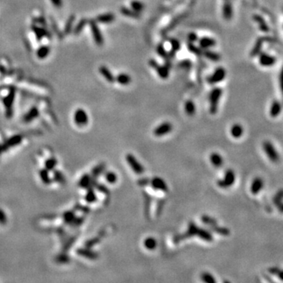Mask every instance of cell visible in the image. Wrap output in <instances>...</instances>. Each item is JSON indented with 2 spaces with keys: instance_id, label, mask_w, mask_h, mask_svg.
Segmentation results:
<instances>
[{
  "instance_id": "cell-1",
  "label": "cell",
  "mask_w": 283,
  "mask_h": 283,
  "mask_svg": "<svg viewBox=\"0 0 283 283\" xmlns=\"http://www.w3.org/2000/svg\"><path fill=\"white\" fill-rule=\"evenodd\" d=\"M222 95V89L219 87H215L211 91L209 95V102H210V108L209 110L212 114H215L217 112L219 100Z\"/></svg>"
},
{
  "instance_id": "cell-2",
  "label": "cell",
  "mask_w": 283,
  "mask_h": 283,
  "mask_svg": "<svg viewBox=\"0 0 283 283\" xmlns=\"http://www.w3.org/2000/svg\"><path fill=\"white\" fill-rule=\"evenodd\" d=\"M198 229H199V227L197 226L196 223H194V222H191V223H189L187 231L184 234H177L176 236H175L173 241H174L175 243H179L181 241L185 240V239L189 238L194 237L195 235L197 236Z\"/></svg>"
},
{
  "instance_id": "cell-3",
  "label": "cell",
  "mask_w": 283,
  "mask_h": 283,
  "mask_svg": "<svg viewBox=\"0 0 283 283\" xmlns=\"http://www.w3.org/2000/svg\"><path fill=\"white\" fill-rule=\"evenodd\" d=\"M235 179H236V176H235L234 171L231 169H228L225 172L223 179L217 181L218 187L223 189L229 188L234 183Z\"/></svg>"
},
{
  "instance_id": "cell-4",
  "label": "cell",
  "mask_w": 283,
  "mask_h": 283,
  "mask_svg": "<svg viewBox=\"0 0 283 283\" xmlns=\"http://www.w3.org/2000/svg\"><path fill=\"white\" fill-rule=\"evenodd\" d=\"M263 148H264V150L267 154V157L271 161L274 163H278L279 161V154H278V152L276 151L275 148L274 147L272 143L268 142V141H266L263 143Z\"/></svg>"
},
{
  "instance_id": "cell-5",
  "label": "cell",
  "mask_w": 283,
  "mask_h": 283,
  "mask_svg": "<svg viewBox=\"0 0 283 283\" xmlns=\"http://www.w3.org/2000/svg\"><path fill=\"white\" fill-rule=\"evenodd\" d=\"M126 160L128 165L130 166L131 168L132 169V171L136 174L141 175L144 172L145 169L143 166L141 164V163L139 162V160L136 159V157L134 156L132 153H128L126 155Z\"/></svg>"
},
{
  "instance_id": "cell-6",
  "label": "cell",
  "mask_w": 283,
  "mask_h": 283,
  "mask_svg": "<svg viewBox=\"0 0 283 283\" xmlns=\"http://www.w3.org/2000/svg\"><path fill=\"white\" fill-rule=\"evenodd\" d=\"M89 24L90 27H91V33H92V36L94 37V40L98 46H102L104 43L103 36H102V32L97 25L96 22H94V20H91L89 22Z\"/></svg>"
},
{
  "instance_id": "cell-7",
  "label": "cell",
  "mask_w": 283,
  "mask_h": 283,
  "mask_svg": "<svg viewBox=\"0 0 283 283\" xmlns=\"http://www.w3.org/2000/svg\"><path fill=\"white\" fill-rule=\"evenodd\" d=\"M173 126L170 122H164L153 130V135L156 137H162L166 136L172 131Z\"/></svg>"
},
{
  "instance_id": "cell-8",
  "label": "cell",
  "mask_w": 283,
  "mask_h": 283,
  "mask_svg": "<svg viewBox=\"0 0 283 283\" xmlns=\"http://www.w3.org/2000/svg\"><path fill=\"white\" fill-rule=\"evenodd\" d=\"M149 65L151 66L152 68L154 69L157 73H158L159 77L162 79H167V77H169V71H168V68L166 65H160L155 60L152 59L150 60L149 61Z\"/></svg>"
},
{
  "instance_id": "cell-9",
  "label": "cell",
  "mask_w": 283,
  "mask_h": 283,
  "mask_svg": "<svg viewBox=\"0 0 283 283\" xmlns=\"http://www.w3.org/2000/svg\"><path fill=\"white\" fill-rule=\"evenodd\" d=\"M226 77V71L223 67H218L212 73L211 77L208 78V82L211 84H218L223 80Z\"/></svg>"
},
{
  "instance_id": "cell-10",
  "label": "cell",
  "mask_w": 283,
  "mask_h": 283,
  "mask_svg": "<svg viewBox=\"0 0 283 283\" xmlns=\"http://www.w3.org/2000/svg\"><path fill=\"white\" fill-rule=\"evenodd\" d=\"M150 184L155 190H158L163 192H167L168 191V187L165 181L160 177H154L152 179L150 180Z\"/></svg>"
},
{
  "instance_id": "cell-11",
  "label": "cell",
  "mask_w": 283,
  "mask_h": 283,
  "mask_svg": "<svg viewBox=\"0 0 283 283\" xmlns=\"http://www.w3.org/2000/svg\"><path fill=\"white\" fill-rule=\"evenodd\" d=\"M74 120L79 126H84L88 122V116L84 109H79L76 111L74 115Z\"/></svg>"
},
{
  "instance_id": "cell-12",
  "label": "cell",
  "mask_w": 283,
  "mask_h": 283,
  "mask_svg": "<svg viewBox=\"0 0 283 283\" xmlns=\"http://www.w3.org/2000/svg\"><path fill=\"white\" fill-rule=\"evenodd\" d=\"M263 187H264L263 179L260 177H257L253 179V183H252L251 187H250V191L252 192V194H257L261 191Z\"/></svg>"
},
{
  "instance_id": "cell-13",
  "label": "cell",
  "mask_w": 283,
  "mask_h": 283,
  "mask_svg": "<svg viewBox=\"0 0 283 283\" xmlns=\"http://www.w3.org/2000/svg\"><path fill=\"white\" fill-rule=\"evenodd\" d=\"M210 161L215 167H220L223 165V157L218 153H212L210 155Z\"/></svg>"
},
{
  "instance_id": "cell-14",
  "label": "cell",
  "mask_w": 283,
  "mask_h": 283,
  "mask_svg": "<svg viewBox=\"0 0 283 283\" xmlns=\"http://www.w3.org/2000/svg\"><path fill=\"white\" fill-rule=\"evenodd\" d=\"M99 73L102 75V77L105 79L109 83H114L115 81V77L112 75L110 70L107 68L106 66H101L99 67Z\"/></svg>"
},
{
  "instance_id": "cell-15",
  "label": "cell",
  "mask_w": 283,
  "mask_h": 283,
  "mask_svg": "<svg viewBox=\"0 0 283 283\" xmlns=\"http://www.w3.org/2000/svg\"><path fill=\"white\" fill-rule=\"evenodd\" d=\"M197 236L199 237L201 240L205 241V242H211L213 241V237H212V234L208 230H205V229H202V228H199L198 229V232L197 234Z\"/></svg>"
},
{
  "instance_id": "cell-16",
  "label": "cell",
  "mask_w": 283,
  "mask_h": 283,
  "mask_svg": "<svg viewBox=\"0 0 283 283\" xmlns=\"http://www.w3.org/2000/svg\"><path fill=\"white\" fill-rule=\"evenodd\" d=\"M243 132H244V129H243L242 125L239 124H234L230 128V135L235 139H238V138L242 137Z\"/></svg>"
},
{
  "instance_id": "cell-17",
  "label": "cell",
  "mask_w": 283,
  "mask_h": 283,
  "mask_svg": "<svg viewBox=\"0 0 283 283\" xmlns=\"http://www.w3.org/2000/svg\"><path fill=\"white\" fill-rule=\"evenodd\" d=\"M199 45L202 49H208L215 45V40L209 37H203L199 40Z\"/></svg>"
},
{
  "instance_id": "cell-18",
  "label": "cell",
  "mask_w": 283,
  "mask_h": 283,
  "mask_svg": "<svg viewBox=\"0 0 283 283\" xmlns=\"http://www.w3.org/2000/svg\"><path fill=\"white\" fill-rule=\"evenodd\" d=\"M115 80L118 84H121V85L126 86L128 85L131 84L132 81V78L130 77V76L127 73H120L119 75L115 78Z\"/></svg>"
},
{
  "instance_id": "cell-19",
  "label": "cell",
  "mask_w": 283,
  "mask_h": 283,
  "mask_svg": "<svg viewBox=\"0 0 283 283\" xmlns=\"http://www.w3.org/2000/svg\"><path fill=\"white\" fill-rule=\"evenodd\" d=\"M115 20V15L112 14H104L98 15L96 18V21L100 23H111V22H114Z\"/></svg>"
},
{
  "instance_id": "cell-20",
  "label": "cell",
  "mask_w": 283,
  "mask_h": 283,
  "mask_svg": "<svg viewBox=\"0 0 283 283\" xmlns=\"http://www.w3.org/2000/svg\"><path fill=\"white\" fill-rule=\"evenodd\" d=\"M210 228L212 231L215 232V234H217L219 235H222V236H229L230 234V230L228 228L223 227V226H218L217 224L210 226Z\"/></svg>"
},
{
  "instance_id": "cell-21",
  "label": "cell",
  "mask_w": 283,
  "mask_h": 283,
  "mask_svg": "<svg viewBox=\"0 0 283 283\" xmlns=\"http://www.w3.org/2000/svg\"><path fill=\"white\" fill-rule=\"evenodd\" d=\"M120 12L122 14L124 15V16L126 17H128V18H136V19L140 18V13H138L136 12V11L124 7V6L120 8Z\"/></svg>"
},
{
  "instance_id": "cell-22",
  "label": "cell",
  "mask_w": 283,
  "mask_h": 283,
  "mask_svg": "<svg viewBox=\"0 0 283 283\" xmlns=\"http://www.w3.org/2000/svg\"><path fill=\"white\" fill-rule=\"evenodd\" d=\"M78 253L80 254L81 256L87 257V259H91V260H96L98 258V253H96L95 252H93L90 249H79Z\"/></svg>"
},
{
  "instance_id": "cell-23",
  "label": "cell",
  "mask_w": 283,
  "mask_h": 283,
  "mask_svg": "<svg viewBox=\"0 0 283 283\" xmlns=\"http://www.w3.org/2000/svg\"><path fill=\"white\" fill-rule=\"evenodd\" d=\"M145 248L149 250H153L154 249H156L157 245V242L156 241V239L153 237H148L145 239L144 242H143Z\"/></svg>"
},
{
  "instance_id": "cell-24",
  "label": "cell",
  "mask_w": 283,
  "mask_h": 283,
  "mask_svg": "<svg viewBox=\"0 0 283 283\" xmlns=\"http://www.w3.org/2000/svg\"><path fill=\"white\" fill-rule=\"evenodd\" d=\"M185 112L190 116H194L195 112H196V107L191 100L187 101V102L185 103Z\"/></svg>"
},
{
  "instance_id": "cell-25",
  "label": "cell",
  "mask_w": 283,
  "mask_h": 283,
  "mask_svg": "<svg viewBox=\"0 0 283 283\" xmlns=\"http://www.w3.org/2000/svg\"><path fill=\"white\" fill-rule=\"evenodd\" d=\"M49 53H50V48H49L48 46H41V47L37 50L36 54H37V57H39V59H44L48 56Z\"/></svg>"
},
{
  "instance_id": "cell-26",
  "label": "cell",
  "mask_w": 283,
  "mask_h": 283,
  "mask_svg": "<svg viewBox=\"0 0 283 283\" xmlns=\"http://www.w3.org/2000/svg\"><path fill=\"white\" fill-rule=\"evenodd\" d=\"M131 6H132L133 10L138 13H141L144 10V4L140 1H137V0H134V1L131 2Z\"/></svg>"
},
{
  "instance_id": "cell-27",
  "label": "cell",
  "mask_w": 283,
  "mask_h": 283,
  "mask_svg": "<svg viewBox=\"0 0 283 283\" xmlns=\"http://www.w3.org/2000/svg\"><path fill=\"white\" fill-rule=\"evenodd\" d=\"M201 221H202L205 225H208V226H210L217 224V221H216V219H214L212 216H209V215H204L201 216Z\"/></svg>"
},
{
  "instance_id": "cell-28",
  "label": "cell",
  "mask_w": 283,
  "mask_h": 283,
  "mask_svg": "<svg viewBox=\"0 0 283 283\" xmlns=\"http://www.w3.org/2000/svg\"><path fill=\"white\" fill-rule=\"evenodd\" d=\"M204 55H205V57L208 58L209 60L211 61H217L220 59V55L218 54L217 53H215V52L212 51H209L208 50H205L204 51Z\"/></svg>"
},
{
  "instance_id": "cell-29",
  "label": "cell",
  "mask_w": 283,
  "mask_h": 283,
  "mask_svg": "<svg viewBox=\"0 0 283 283\" xmlns=\"http://www.w3.org/2000/svg\"><path fill=\"white\" fill-rule=\"evenodd\" d=\"M201 279L206 283H215V281L214 276L212 274L208 272H204L201 274Z\"/></svg>"
},
{
  "instance_id": "cell-30",
  "label": "cell",
  "mask_w": 283,
  "mask_h": 283,
  "mask_svg": "<svg viewBox=\"0 0 283 283\" xmlns=\"http://www.w3.org/2000/svg\"><path fill=\"white\" fill-rule=\"evenodd\" d=\"M14 91H11L6 98L4 99V104L6 105V108L7 109H11L13 103H14Z\"/></svg>"
},
{
  "instance_id": "cell-31",
  "label": "cell",
  "mask_w": 283,
  "mask_h": 283,
  "mask_svg": "<svg viewBox=\"0 0 283 283\" xmlns=\"http://www.w3.org/2000/svg\"><path fill=\"white\" fill-rule=\"evenodd\" d=\"M87 22H88V21H87V19H85V18H84V19H82V20H80V22H79V23L77 24V25L76 26L75 29H74V32H74V34H75V35H79V34H80V32H82L83 29H84V27H85V25H87Z\"/></svg>"
},
{
  "instance_id": "cell-32",
  "label": "cell",
  "mask_w": 283,
  "mask_h": 283,
  "mask_svg": "<svg viewBox=\"0 0 283 283\" xmlns=\"http://www.w3.org/2000/svg\"><path fill=\"white\" fill-rule=\"evenodd\" d=\"M105 179H106V181L111 184L116 183V181H117L118 179L117 175H116V173L113 172V171H108V172L105 174Z\"/></svg>"
},
{
  "instance_id": "cell-33",
  "label": "cell",
  "mask_w": 283,
  "mask_h": 283,
  "mask_svg": "<svg viewBox=\"0 0 283 283\" xmlns=\"http://www.w3.org/2000/svg\"><path fill=\"white\" fill-rule=\"evenodd\" d=\"M38 113H39V112H38L37 109H36V108H33V109H31V110L26 114V116L24 117V120L26 121V122H29V121L32 120L34 119V118H36V116H38Z\"/></svg>"
},
{
  "instance_id": "cell-34",
  "label": "cell",
  "mask_w": 283,
  "mask_h": 283,
  "mask_svg": "<svg viewBox=\"0 0 283 283\" xmlns=\"http://www.w3.org/2000/svg\"><path fill=\"white\" fill-rule=\"evenodd\" d=\"M74 21H75V16H74V15L70 16L68 20V22L66 23L65 27V34L70 33L72 28H73V22H74Z\"/></svg>"
},
{
  "instance_id": "cell-35",
  "label": "cell",
  "mask_w": 283,
  "mask_h": 283,
  "mask_svg": "<svg viewBox=\"0 0 283 283\" xmlns=\"http://www.w3.org/2000/svg\"><path fill=\"white\" fill-rule=\"evenodd\" d=\"M231 6H230V4H225L224 6H223V17H224L226 19L229 20L231 17Z\"/></svg>"
},
{
  "instance_id": "cell-36",
  "label": "cell",
  "mask_w": 283,
  "mask_h": 283,
  "mask_svg": "<svg viewBox=\"0 0 283 283\" xmlns=\"http://www.w3.org/2000/svg\"><path fill=\"white\" fill-rule=\"evenodd\" d=\"M188 49L191 53H194V54H196L198 56H201L202 54V51L198 48V46H196L191 43H190V44L188 45Z\"/></svg>"
},
{
  "instance_id": "cell-37",
  "label": "cell",
  "mask_w": 283,
  "mask_h": 283,
  "mask_svg": "<svg viewBox=\"0 0 283 283\" xmlns=\"http://www.w3.org/2000/svg\"><path fill=\"white\" fill-rule=\"evenodd\" d=\"M32 29L34 31L35 34L36 35V37H37V39H39V40H40V39H42V37H43V36L46 35L45 31L42 29H39L38 27H32Z\"/></svg>"
},
{
  "instance_id": "cell-38",
  "label": "cell",
  "mask_w": 283,
  "mask_h": 283,
  "mask_svg": "<svg viewBox=\"0 0 283 283\" xmlns=\"http://www.w3.org/2000/svg\"><path fill=\"white\" fill-rule=\"evenodd\" d=\"M157 53H158L159 55H160L161 57H163V58L167 59V57H167V52H166L165 49H164V47L163 46V45L161 44V43H160V44H159L158 46H157Z\"/></svg>"
},
{
  "instance_id": "cell-39",
  "label": "cell",
  "mask_w": 283,
  "mask_h": 283,
  "mask_svg": "<svg viewBox=\"0 0 283 283\" xmlns=\"http://www.w3.org/2000/svg\"><path fill=\"white\" fill-rule=\"evenodd\" d=\"M170 42L171 43V48H172V55H174V53L179 50L180 43L177 39H171Z\"/></svg>"
},
{
  "instance_id": "cell-40",
  "label": "cell",
  "mask_w": 283,
  "mask_h": 283,
  "mask_svg": "<svg viewBox=\"0 0 283 283\" xmlns=\"http://www.w3.org/2000/svg\"><path fill=\"white\" fill-rule=\"evenodd\" d=\"M105 168V166L104 164H100L99 165L97 166L95 168H94L93 170V175H95V176H98V175H100L101 173H102L104 171Z\"/></svg>"
},
{
  "instance_id": "cell-41",
  "label": "cell",
  "mask_w": 283,
  "mask_h": 283,
  "mask_svg": "<svg viewBox=\"0 0 283 283\" xmlns=\"http://www.w3.org/2000/svg\"><path fill=\"white\" fill-rule=\"evenodd\" d=\"M96 195L94 194V192L93 191H89L88 193L87 194V196H86V200L87 201V202H90V203H92V202H94V201H96Z\"/></svg>"
},
{
  "instance_id": "cell-42",
  "label": "cell",
  "mask_w": 283,
  "mask_h": 283,
  "mask_svg": "<svg viewBox=\"0 0 283 283\" xmlns=\"http://www.w3.org/2000/svg\"><path fill=\"white\" fill-rule=\"evenodd\" d=\"M80 184L84 187H87V186H89L90 184H91V179H90L89 176L85 175V177H84V178L81 179V181H80Z\"/></svg>"
},
{
  "instance_id": "cell-43",
  "label": "cell",
  "mask_w": 283,
  "mask_h": 283,
  "mask_svg": "<svg viewBox=\"0 0 283 283\" xmlns=\"http://www.w3.org/2000/svg\"><path fill=\"white\" fill-rule=\"evenodd\" d=\"M188 40L190 41V43H194V42L198 40V36L195 33H193V32L192 33H190L188 35Z\"/></svg>"
},
{
  "instance_id": "cell-44",
  "label": "cell",
  "mask_w": 283,
  "mask_h": 283,
  "mask_svg": "<svg viewBox=\"0 0 283 283\" xmlns=\"http://www.w3.org/2000/svg\"><path fill=\"white\" fill-rule=\"evenodd\" d=\"M97 188H98V191H101V192L102 193H105V194H108V193H109L108 189H107L104 185H98Z\"/></svg>"
},
{
  "instance_id": "cell-45",
  "label": "cell",
  "mask_w": 283,
  "mask_h": 283,
  "mask_svg": "<svg viewBox=\"0 0 283 283\" xmlns=\"http://www.w3.org/2000/svg\"><path fill=\"white\" fill-rule=\"evenodd\" d=\"M52 3L56 7H61L62 6V1L61 0H51Z\"/></svg>"
},
{
  "instance_id": "cell-46",
  "label": "cell",
  "mask_w": 283,
  "mask_h": 283,
  "mask_svg": "<svg viewBox=\"0 0 283 283\" xmlns=\"http://www.w3.org/2000/svg\"><path fill=\"white\" fill-rule=\"evenodd\" d=\"M281 198H283V191H281V194H278V195H277V196H276V198L275 199H274V201H275V203L276 202H277V201H281Z\"/></svg>"
},
{
  "instance_id": "cell-47",
  "label": "cell",
  "mask_w": 283,
  "mask_h": 283,
  "mask_svg": "<svg viewBox=\"0 0 283 283\" xmlns=\"http://www.w3.org/2000/svg\"><path fill=\"white\" fill-rule=\"evenodd\" d=\"M0 222L1 223H4L5 222V215H4L2 210H0Z\"/></svg>"
},
{
  "instance_id": "cell-48",
  "label": "cell",
  "mask_w": 283,
  "mask_h": 283,
  "mask_svg": "<svg viewBox=\"0 0 283 283\" xmlns=\"http://www.w3.org/2000/svg\"><path fill=\"white\" fill-rule=\"evenodd\" d=\"M276 275H278V278H279L280 279L282 280V281H283V271H281V270H279V271H278V273H277V274H276Z\"/></svg>"
},
{
  "instance_id": "cell-49",
  "label": "cell",
  "mask_w": 283,
  "mask_h": 283,
  "mask_svg": "<svg viewBox=\"0 0 283 283\" xmlns=\"http://www.w3.org/2000/svg\"><path fill=\"white\" fill-rule=\"evenodd\" d=\"M279 210L281 211V212H283V205H281L279 206Z\"/></svg>"
}]
</instances>
